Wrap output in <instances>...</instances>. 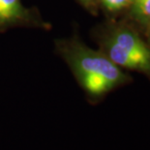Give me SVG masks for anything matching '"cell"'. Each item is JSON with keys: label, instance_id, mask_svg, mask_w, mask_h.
Returning a JSON list of instances; mask_svg holds the SVG:
<instances>
[{"label": "cell", "instance_id": "1", "mask_svg": "<svg viewBox=\"0 0 150 150\" xmlns=\"http://www.w3.org/2000/svg\"><path fill=\"white\" fill-rule=\"evenodd\" d=\"M54 50L68 65L90 105L102 103L111 92L134 81L129 72L114 64L101 50L82 42L78 31L70 38L56 39Z\"/></svg>", "mask_w": 150, "mask_h": 150}, {"label": "cell", "instance_id": "2", "mask_svg": "<svg viewBox=\"0 0 150 150\" xmlns=\"http://www.w3.org/2000/svg\"><path fill=\"white\" fill-rule=\"evenodd\" d=\"M91 38L115 65L142 74L150 81V47L142 33L128 21L104 20L91 29Z\"/></svg>", "mask_w": 150, "mask_h": 150}, {"label": "cell", "instance_id": "3", "mask_svg": "<svg viewBox=\"0 0 150 150\" xmlns=\"http://www.w3.org/2000/svg\"><path fill=\"white\" fill-rule=\"evenodd\" d=\"M17 27L49 31L52 26L43 20L36 7L28 8L22 4L21 0H0V33Z\"/></svg>", "mask_w": 150, "mask_h": 150}, {"label": "cell", "instance_id": "4", "mask_svg": "<svg viewBox=\"0 0 150 150\" xmlns=\"http://www.w3.org/2000/svg\"><path fill=\"white\" fill-rule=\"evenodd\" d=\"M123 18L142 33L150 21V0H132L128 14Z\"/></svg>", "mask_w": 150, "mask_h": 150}, {"label": "cell", "instance_id": "5", "mask_svg": "<svg viewBox=\"0 0 150 150\" xmlns=\"http://www.w3.org/2000/svg\"><path fill=\"white\" fill-rule=\"evenodd\" d=\"M131 4L132 0H99V13L105 20H119L127 16Z\"/></svg>", "mask_w": 150, "mask_h": 150}, {"label": "cell", "instance_id": "6", "mask_svg": "<svg viewBox=\"0 0 150 150\" xmlns=\"http://www.w3.org/2000/svg\"><path fill=\"white\" fill-rule=\"evenodd\" d=\"M75 1L91 16L97 17L100 14L99 13V0H75Z\"/></svg>", "mask_w": 150, "mask_h": 150}, {"label": "cell", "instance_id": "7", "mask_svg": "<svg viewBox=\"0 0 150 150\" xmlns=\"http://www.w3.org/2000/svg\"><path fill=\"white\" fill-rule=\"evenodd\" d=\"M142 35H143L144 39L146 40V42H147V44L149 45V47H150V21L148 22V24L146 25L144 31L142 32Z\"/></svg>", "mask_w": 150, "mask_h": 150}]
</instances>
